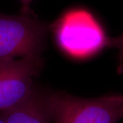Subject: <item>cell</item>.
I'll return each mask as SVG.
<instances>
[{
    "label": "cell",
    "mask_w": 123,
    "mask_h": 123,
    "mask_svg": "<svg viewBox=\"0 0 123 123\" xmlns=\"http://www.w3.org/2000/svg\"><path fill=\"white\" fill-rule=\"evenodd\" d=\"M51 27L59 48L73 58L92 57L107 46L109 37L92 14L85 9L68 10Z\"/></svg>",
    "instance_id": "cell-1"
},
{
    "label": "cell",
    "mask_w": 123,
    "mask_h": 123,
    "mask_svg": "<svg viewBox=\"0 0 123 123\" xmlns=\"http://www.w3.org/2000/svg\"><path fill=\"white\" fill-rule=\"evenodd\" d=\"M47 99L53 123H117L123 119V94L84 98L56 92Z\"/></svg>",
    "instance_id": "cell-2"
},
{
    "label": "cell",
    "mask_w": 123,
    "mask_h": 123,
    "mask_svg": "<svg viewBox=\"0 0 123 123\" xmlns=\"http://www.w3.org/2000/svg\"><path fill=\"white\" fill-rule=\"evenodd\" d=\"M48 29L33 15L0 13V62L40 55Z\"/></svg>",
    "instance_id": "cell-3"
},
{
    "label": "cell",
    "mask_w": 123,
    "mask_h": 123,
    "mask_svg": "<svg viewBox=\"0 0 123 123\" xmlns=\"http://www.w3.org/2000/svg\"><path fill=\"white\" fill-rule=\"evenodd\" d=\"M40 55L0 62V111L25 99L34 88L33 79L41 70Z\"/></svg>",
    "instance_id": "cell-4"
},
{
    "label": "cell",
    "mask_w": 123,
    "mask_h": 123,
    "mask_svg": "<svg viewBox=\"0 0 123 123\" xmlns=\"http://www.w3.org/2000/svg\"><path fill=\"white\" fill-rule=\"evenodd\" d=\"M5 123H51L52 116L47 95L34 90L25 99L8 110L0 111Z\"/></svg>",
    "instance_id": "cell-5"
},
{
    "label": "cell",
    "mask_w": 123,
    "mask_h": 123,
    "mask_svg": "<svg viewBox=\"0 0 123 123\" xmlns=\"http://www.w3.org/2000/svg\"><path fill=\"white\" fill-rule=\"evenodd\" d=\"M107 48L117 49L118 53V73H121L123 71V33L119 36L108 38Z\"/></svg>",
    "instance_id": "cell-6"
},
{
    "label": "cell",
    "mask_w": 123,
    "mask_h": 123,
    "mask_svg": "<svg viewBox=\"0 0 123 123\" xmlns=\"http://www.w3.org/2000/svg\"><path fill=\"white\" fill-rule=\"evenodd\" d=\"M22 2V14L25 15H32L30 5L32 0H21Z\"/></svg>",
    "instance_id": "cell-7"
},
{
    "label": "cell",
    "mask_w": 123,
    "mask_h": 123,
    "mask_svg": "<svg viewBox=\"0 0 123 123\" xmlns=\"http://www.w3.org/2000/svg\"><path fill=\"white\" fill-rule=\"evenodd\" d=\"M0 123H5L3 121V120H1V119L0 118Z\"/></svg>",
    "instance_id": "cell-8"
}]
</instances>
